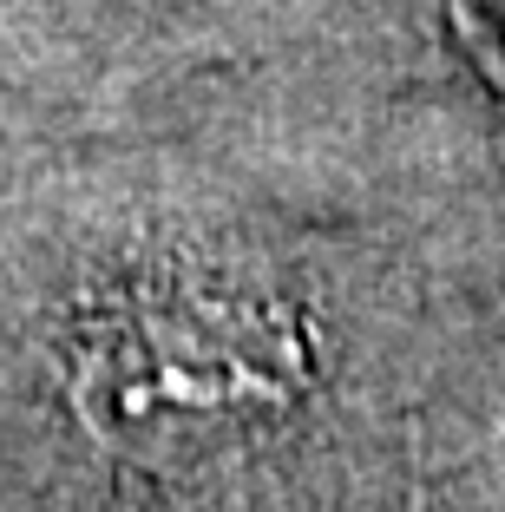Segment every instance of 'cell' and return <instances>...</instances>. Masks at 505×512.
Returning <instances> with one entry per match:
<instances>
[{
	"mask_svg": "<svg viewBox=\"0 0 505 512\" xmlns=\"http://www.w3.org/2000/svg\"><path fill=\"white\" fill-rule=\"evenodd\" d=\"M309 394L289 309L223 283H151L105 302L66 348V407L112 453H178L276 421Z\"/></svg>",
	"mask_w": 505,
	"mask_h": 512,
	"instance_id": "6da1fadb",
	"label": "cell"
},
{
	"mask_svg": "<svg viewBox=\"0 0 505 512\" xmlns=\"http://www.w3.org/2000/svg\"><path fill=\"white\" fill-rule=\"evenodd\" d=\"M453 33L466 40L473 66L486 73L492 92H505V0H446Z\"/></svg>",
	"mask_w": 505,
	"mask_h": 512,
	"instance_id": "7a4b0ae2",
	"label": "cell"
}]
</instances>
